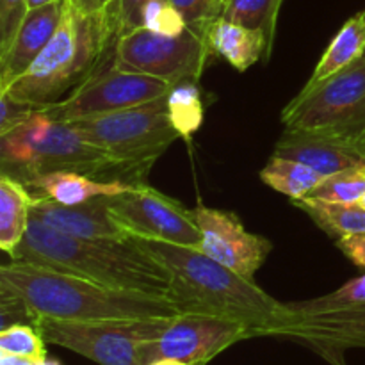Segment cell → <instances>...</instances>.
Segmentation results:
<instances>
[{
  "label": "cell",
  "mask_w": 365,
  "mask_h": 365,
  "mask_svg": "<svg viewBox=\"0 0 365 365\" xmlns=\"http://www.w3.org/2000/svg\"><path fill=\"white\" fill-rule=\"evenodd\" d=\"M171 274L168 299L178 312L207 314L242 324L253 337H284L291 321L287 303H280L253 280L216 262L200 248L143 241Z\"/></svg>",
  "instance_id": "6da1fadb"
},
{
  "label": "cell",
  "mask_w": 365,
  "mask_h": 365,
  "mask_svg": "<svg viewBox=\"0 0 365 365\" xmlns=\"http://www.w3.org/2000/svg\"><path fill=\"white\" fill-rule=\"evenodd\" d=\"M13 260L66 271L121 291L168 298L171 274L138 239H82L63 234L31 216Z\"/></svg>",
  "instance_id": "7a4b0ae2"
},
{
  "label": "cell",
  "mask_w": 365,
  "mask_h": 365,
  "mask_svg": "<svg viewBox=\"0 0 365 365\" xmlns=\"http://www.w3.org/2000/svg\"><path fill=\"white\" fill-rule=\"evenodd\" d=\"M0 287L21 296L39 319L91 323L180 314L168 298L107 287L66 271L21 260L0 267Z\"/></svg>",
  "instance_id": "3957f363"
},
{
  "label": "cell",
  "mask_w": 365,
  "mask_h": 365,
  "mask_svg": "<svg viewBox=\"0 0 365 365\" xmlns=\"http://www.w3.org/2000/svg\"><path fill=\"white\" fill-rule=\"evenodd\" d=\"M118 32L109 11L78 13L68 4L59 29L31 68L6 89L13 98L48 106L98 73Z\"/></svg>",
  "instance_id": "277c9868"
},
{
  "label": "cell",
  "mask_w": 365,
  "mask_h": 365,
  "mask_svg": "<svg viewBox=\"0 0 365 365\" xmlns=\"http://www.w3.org/2000/svg\"><path fill=\"white\" fill-rule=\"evenodd\" d=\"M2 175L27 182L53 173L77 171L98 180L145 184L148 171L118 163L93 145L71 123L50 120L41 110L14 130L0 135Z\"/></svg>",
  "instance_id": "5b68a950"
},
{
  "label": "cell",
  "mask_w": 365,
  "mask_h": 365,
  "mask_svg": "<svg viewBox=\"0 0 365 365\" xmlns=\"http://www.w3.org/2000/svg\"><path fill=\"white\" fill-rule=\"evenodd\" d=\"M284 337L307 344L334 365H346L348 349L365 348V273L330 294L287 303Z\"/></svg>",
  "instance_id": "8992f818"
},
{
  "label": "cell",
  "mask_w": 365,
  "mask_h": 365,
  "mask_svg": "<svg viewBox=\"0 0 365 365\" xmlns=\"http://www.w3.org/2000/svg\"><path fill=\"white\" fill-rule=\"evenodd\" d=\"M71 125L114 160L145 171L180 139L170 120L166 96Z\"/></svg>",
  "instance_id": "52a82bcc"
},
{
  "label": "cell",
  "mask_w": 365,
  "mask_h": 365,
  "mask_svg": "<svg viewBox=\"0 0 365 365\" xmlns=\"http://www.w3.org/2000/svg\"><path fill=\"white\" fill-rule=\"evenodd\" d=\"M171 317L120 321L39 319L38 330L46 344L86 356L100 365H145L143 349L166 330Z\"/></svg>",
  "instance_id": "ba28073f"
},
{
  "label": "cell",
  "mask_w": 365,
  "mask_h": 365,
  "mask_svg": "<svg viewBox=\"0 0 365 365\" xmlns=\"http://www.w3.org/2000/svg\"><path fill=\"white\" fill-rule=\"evenodd\" d=\"M209 56L212 52L205 32L187 27L180 36H163L139 27L116 39L113 64L175 86L198 82Z\"/></svg>",
  "instance_id": "9c48e42d"
},
{
  "label": "cell",
  "mask_w": 365,
  "mask_h": 365,
  "mask_svg": "<svg viewBox=\"0 0 365 365\" xmlns=\"http://www.w3.org/2000/svg\"><path fill=\"white\" fill-rule=\"evenodd\" d=\"M282 123L291 130H365V56L327 81L305 86L282 110Z\"/></svg>",
  "instance_id": "30bf717a"
},
{
  "label": "cell",
  "mask_w": 365,
  "mask_h": 365,
  "mask_svg": "<svg viewBox=\"0 0 365 365\" xmlns=\"http://www.w3.org/2000/svg\"><path fill=\"white\" fill-rule=\"evenodd\" d=\"M171 84L150 75L120 70L113 64L100 70L91 78L71 91L59 102L39 107L50 120L75 123L86 118L102 116L114 110L141 106L152 100L166 96Z\"/></svg>",
  "instance_id": "8fae6325"
},
{
  "label": "cell",
  "mask_w": 365,
  "mask_h": 365,
  "mask_svg": "<svg viewBox=\"0 0 365 365\" xmlns=\"http://www.w3.org/2000/svg\"><path fill=\"white\" fill-rule=\"evenodd\" d=\"M107 207L121 230L132 239L200 248L202 234L192 210L146 184L107 196Z\"/></svg>",
  "instance_id": "7c38bea8"
},
{
  "label": "cell",
  "mask_w": 365,
  "mask_h": 365,
  "mask_svg": "<svg viewBox=\"0 0 365 365\" xmlns=\"http://www.w3.org/2000/svg\"><path fill=\"white\" fill-rule=\"evenodd\" d=\"M246 339H252V335L235 321L182 312L171 317L159 339L145 346L143 362L148 365L159 359H171L187 365H205Z\"/></svg>",
  "instance_id": "4fadbf2b"
},
{
  "label": "cell",
  "mask_w": 365,
  "mask_h": 365,
  "mask_svg": "<svg viewBox=\"0 0 365 365\" xmlns=\"http://www.w3.org/2000/svg\"><path fill=\"white\" fill-rule=\"evenodd\" d=\"M191 210L202 234L200 250L216 262L253 280L273 250L269 239L250 234L242 221L228 210L212 209L203 203Z\"/></svg>",
  "instance_id": "5bb4252c"
},
{
  "label": "cell",
  "mask_w": 365,
  "mask_h": 365,
  "mask_svg": "<svg viewBox=\"0 0 365 365\" xmlns=\"http://www.w3.org/2000/svg\"><path fill=\"white\" fill-rule=\"evenodd\" d=\"M273 155L309 164L319 173L337 175L365 168V130L355 128H285Z\"/></svg>",
  "instance_id": "9a60e30c"
},
{
  "label": "cell",
  "mask_w": 365,
  "mask_h": 365,
  "mask_svg": "<svg viewBox=\"0 0 365 365\" xmlns=\"http://www.w3.org/2000/svg\"><path fill=\"white\" fill-rule=\"evenodd\" d=\"M66 7V0H56L27 11L9 48L0 53V91H6L34 64L59 29Z\"/></svg>",
  "instance_id": "2e32d148"
},
{
  "label": "cell",
  "mask_w": 365,
  "mask_h": 365,
  "mask_svg": "<svg viewBox=\"0 0 365 365\" xmlns=\"http://www.w3.org/2000/svg\"><path fill=\"white\" fill-rule=\"evenodd\" d=\"M31 216L38 217L48 227L82 239H130L107 207V196L93 198L78 205H63L46 196L32 195Z\"/></svg>",
  "instance_id": "e0dca14e"
},
{
  "label": "cell",
  "mask_w": 365,
  "mask_h": 365,
  "mask_svg": "<svg viewBox=\"0 0 365 365\" xmlns=\"http://www.w3.org/2000/svg\"><path fill=\"white\" fill-rule=\"evenodd\" d=\"M205 34L210 52L227 61L237 71L252 68L264 53L269 56V39L264 31L217 18L209 25Z\"/></svg>",
  "instance_id": "ac0fdd59"
},
{
  "label": "cell",
  "mask_w": 365,
  "mask_h": 365,
  "mask_svg": "<svg viewBox=\"0 0 365 365\" xmlns=\"http://www.w3.org/2000/svg\"><path fill=\"white\" fill-rule=\"evenodd\" d=\"M36 196H46L63 205H78L100 196H114L128 191L134 184L125 180H98L77 171H53L27 182Z\"/></svg>",
  "instance_id": "d6986e66"
},
{
  "label": "cell",
  "mask_w": 365,
  "mask_h": 365,
  "mask_svg": "<svg viewBox=\"0 0 365 365\" xmlns=\"http://www.w3.org/2000/svg\"><path fill=\"white\" fill-rule=\"evenodd\" d=\"M32 192L24 182L0 177V248L13 253L24 241L31 221Z\"/></svg>",
  "instance_id": "ffe728a7"
},
{
  "label": "cell",
  "mask_w": 365,
  "mask_h": 365,
  "mask_svg": "<svg viewBox=\"0 0 365 365\" xmlns=\"http://www.w3.org/2000/svg\"><path fill=\"white\" fill-rule=\"evenodd\" d=\"M365 56V16L364 13L355 14L349 18L341 31L335 34L330 45L324 50L323 57L319 59L317 66L314 68L312 77L305 86L319 84L327 81L331 75L339 73L349 64L356 63Z\"/></svg>",
  "instance_id": "44dd1931"
},
{
  "label": "cell",
  "mask_w": 365,
  "mask_h": 365,
  "mask_svg": "<svg viewBox=\"0 0 365 365\" xmlns=\"http://www.w3.org/2000/svg\"><path fill=\"white\" fill-rule=\"evenodd\" d=\"M292 203L334 239L365 235V209L359 203L324 202L317 198H302Z\"/></svg>",
  "instance_id": "7402d4cb"
},
{
  "label": "cell",
  "mask_w": 365,
  "mask_h": 365,
  "mask_svg": "<svg viewBox=\"0 0 365 365\" xmlns=\"http://www.w3.org/2000/svg\"><path fill=\"white\" fill-rule=\"evenodd\" d=\"M260 180L294 202L312 195L327 180V175L299 160L273 155L260 171Z\"/></svg>",
  "instance_id": "603a6c76"
},
{
  "label": "cell",
  "mask_w": 365,
  "mask_h": 365,
  "mask_svg": "<svg viewBox=\"0 0 365 365\" xmlns=\"http://www.w3.org/2000/svg\"><path fill=\"white\" fill-rule=\"evenodd\" d=\"M280 0H225L221 18L245 25L255 31H264L269 39V53L273 50L277 18L280 13Z\"/></svg>",
  "instance_id": "cb8c5ba5"
},
{
  "label": "cell",
  "mask_w": 365,
  "mask_h": 365,
  "mask_svg": "<svg viewBox=\"0 0 365 365\" xmlns=\"http://www.w3.org/2000/svg\"><path fill=\"white\" fill-rule=\"evenodd\" d=\"M168 98L170 120L180 138H191L203 123V102L196 82L171 86Z\"/></svg>",
  "instance_id": "d4e9b609"
},
{
  "label": "cell",
  "mask_w": 365,
  "mask_h": 365,
  "mask_svg": "<svg viewBox=\"0 0 365 365\" xmlns=\"http://www.w3.org/2000/svg\"><path fill=\"white\" fill-rule=\"evenodd\" d=\"M365 195V168L342 171V173L330 175L327 180L307 198L324 200V202L337 203H359Z\"/></svg>",
  "instance_id": "484cf974"
},
{
  "label": "cell",
  "mask_w": 365,
  "mask_h": 365,
  "mask_svg": "<svg viewBox=\"0 0 365 365\" xmlns=\"http://www.w3.org/2000/svg\"><path fill=\"white\" fill-rule=\"evenodd\" d=\"M46 341L41 331L31 324H14L0 330V351L25 356L39 362L46 359Z\"/></svg>",
  "instance_id": "4316f807"
},
{
  "label": "cell",
  "mask_w": 365,
  "mask_h": 365,
  "mask_svg": "<svg viewBox=\"0 0 365 365\" xmlns=\"http://www.w3.org/2000/svg\"><path fill=\"white\" fill-rule=\"evenodd\" d=\"M143 27L163 36H180L187 31L184 16L170 0H148L141 11Z\"/></svg>",
  "instance_id": "83f0119b"
},
{
  "label": "cell",
  "mask_w": 365,
  "mask_h": 365,
  "mask_svg": "<svg viewBox=\"0 0 365 365\" xmlns=\"http://www.w3.org/2000/svg\"><path fill=\"white\" fill-rule=\"evenodd\" d=\"M184 16L189 29L207 32L214 20L221 18L225 0H170Z\"/></svg>",
  "instance_id": "f1b7e54d"
},
{
  "label": "cell",
  "mask_w": 365,
  "mask_h": 365,
  "mask_svg": "<svg viewBox=\"0 0 365 365\" xmlns=\"http://www.w3.org/2000/svg\"><path fill=\"white\" fill-rule=\"evenodd\" d=\"M0 330L14 324H31L38 328L39 317L21 296L0 287Z\"/></svg>",
  "instance_id": "f546056e"
},
{
  "label": "cell",
  "mask_w": 365,
  "mask_h": 365,
  "mask_svg": "<svg viewBox=\"0 0 365 365\" xmlns=\"http://www.w3.org/2000/svg\"><path fill=\"white\" fill-rule=\"evenodd\" d=\"M38 110V106L13 98L7 91H0V135H6L7 132L24 125Z\"/></svg>",
  "instance_id": "4dcf8cb0"
},
{
  "label": "cell",
  "mask_w": 365,
  "mask_h": 365,
  "mask_svg": "<svg viewBox=\"0 0 365 365\" xmlns=\"http://www.w3.org/2000/svg\"><path fill=\"white\" fill-rule=\"evenodd\" d=\"M27 11V0H0V53L9 48Z\"/></svg>",
  "instance_id": "1f68e13d"
},
{
  "label": "cell",
  "mask_w": 365,
  "mask_h": 365,
  "mask_svg": "<svg viewBox=\"0 0 365 365\" xmlns=\"http://www.w3.org/2000/svg\"><path fill=\"white\" fill-rule=\"evenodd\" d=\"M148 0H114L110 6L109 14L116 27L118 38L134 29L143 27L141 11Z\"/></svg>",
  "instance_id": "d6a6232c"
},
{
  "label": "cell",
  "mask_w": 365,
  "mask_h": 365,
  "mask_svg": "<svg viewBox=\"0 0 365 365\" xmlns=\"http://www.w3.org/2000/svg\"><path fill=\"white\" fill-rule=\"evenodd\" d=\"M337 248L355 266L365 271V235H351V237L337 239Z\"/></svg>",
  "instance_id": "836d02e7"
},
{
  "label": "cell",
  "mask_w": 365,
  "mask_h": 365,
  "mask_svg": "<svg viewBox=\"0 0 365 365\" xmlns=\"http://www.w3.org/2000/svg\"><path fill=\"white\" fill-rule=\"evenodd\" d=\"M78 13H106L110 9L114 0H66Z\"/></svg>",
  "instance_id": "e575fe53"
},
{
  "label": "cell",
  "mask_w": 365,
  "mask_h": 365,
  "mask_svg": "<svg viewBox=\"0 0 365 365\" xmlns=\"http://www.w3.org/2000/svg\"><path fill=\"white\" fill-rule=\"evenodd\" d=\"M38 362L31 359H25V356L11 355V353L0 351V365H36Z\"/></svg>",
  "instance_id": "d590c367"
},
{
  "label": "cell",
  "mask_w": 365,
  "mask_h": 365,
  "mask_svg": "<svg viewBox=\"0 0 365 365\" xmlns=\"http://www.w3.org/2000/svg\"><path fill=\"white\" fill-rule=\"evenodd\" d=\"M148 365H187L184 362H178V360H171V359H159L155 362H150Z\"/></svg>",
  "instance_id": "8d00e7d4"
},
{
  "label": "cell",
  "mask_w": 365,
  "mask_h": 365,
  "mask_svg": "<svg viewBox=\"0 0 365 365\" xmlns=\"http://www.w3.org/2000/svg\"><path fill=\"white\" fill-rule=\"evenodd\" d=\"M56 2V0H27V6L29 9H34V7H41V6H46V4H52Z\"/></svg>",
  "instance_id": "74e56055"
},
{
  "label": "cell",
  "mask_w": 365,
  "mask_h": 365,
  "mask_svg": "<svg viewBox=\"0 0 365 365\" xmlns=\"http://www.w3.org/2000/svg\"><path fill=\"white\" fill-rule=\"evenodd\" d=\"M36 365H61V364L57 362V360H53V359H48V356H46V359L39 360V362L36 364Z\"/></svg>",
  "instance_id": "f35d334b"
},
{
  "label": "cell",
  "mask_w": 365,
  "mask_h": 365,
  "mask_svg": "<svg viewBox=\"0 0 365 365\" xmlns=\"http://www.w3.org/2000/svg\"><path fill=\"white\" fill-rule=\"evenodd\" d=\"M359 205H362V207H364V209H365V195L362 196V198H360V200H359Z\"/></svg>",
  "instance_id": "ab89813d"
},
{
  "label": "cell",
  "mask_w": 365,
  "mask_h": 365,
  "mask_svg": "<svg viewBox=\"0 0 365 365\" xmlns=\"http://www.w3.org/2000/svg\"><path fill=\"white\" fill-rule=\"evenodd\" d=\"M362 13H364V16H365V9H364V11H362Z\"/></svg>",
  "instance_id": "60d3db41"
},
{
  "label": "cell",
  "mask_w": 365,
  "mask_h": 365,
  "mask_svg": "<svg viewBox=\"0 0 365 365\" xmlns=\"http://www.w3.org/2000/svg\"><path fill=\"white\" fill-rule=\"evenodd\" d=\"M280 2H284V0H280Z\"/></svg>",
  "instance_id": "b9f144b4"
}]
</instances>
